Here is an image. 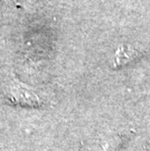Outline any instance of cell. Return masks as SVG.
Here are the masks:
<instances>
[{"instance_id":"1","label":"cell","mask_w":150,"mask_h":151,"mask_svg":"<svg viewBox=\"0 0 150 151\" xmlns=\"http://www.w3.org/2000/svg\"><path fill=\"white\" fill-rule=\"evenodd\" d=\"M136 51L127 49V48H126V49L121 48V49L119 50V52H118V56H117L118 63L123 65V63H129L132 60H133V58L136 57Z\"/></svg>"}]
</instances>
